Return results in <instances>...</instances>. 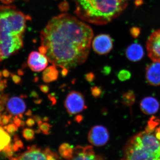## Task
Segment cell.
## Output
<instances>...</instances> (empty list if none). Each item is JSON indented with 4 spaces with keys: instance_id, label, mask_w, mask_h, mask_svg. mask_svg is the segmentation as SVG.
Listing matches in <instances>:
<instances>
[{
    "instance_id": "7",
    "label": "cell",
    "mask_w": 160,
    "mask_h": 160,
    "mask_svg": "<svg viewBox=\"0 0 160 160\" xmlns=\"http://www.w3.org/2000/svg\"><path fill=\"white\" fill-rule=\"evenodd\" d=\"M17 160H59L57 155L49 148L42 149L33 145L17 158Z\"/></svg>"
},
{
    "instance_id": "53",
    "label": "cell",
    "mask_w": 160,
    "mask_h": 160,
    "mask_svg": "<svg viewBox=\"0 0 160 160\" xmlns=\"http://www.w3.org/2000/svg\"><path fill=\"white\" fill-rule=\"evenodd\" d=\"M122 1H128V0H122Z\"/></svg>"
},
{
    "instance_id": "33",
    "label": "cell",
    "mask_w": 160,
    "mask_h": 160,
    "mask_svg": "<svg viewBox=\"0 0 160 160\" xmlns=\"http://www.w3.org/2000/svg\"><path fill=\"white\" fill-rule=\"evenodd\" d=\"M154 134L155 135L156 137L158 140L160 142V122L159 125L157 126L154 130Z\"/></svg>"
},
{
    "instance_id": "38",
    "label": "cell",
    "mask_w": 160,
    "mask_h": 160,
    "mask_svg": "<svg viewBox=\"0 0 160 160\" xmlns=\"http://www.w3.org/2000/svg\"><path fill=\"white\" fill-rule=\"evenodd\" d=\"M11 73L9 72V70L6 69H4V70L2 71V75L5 78H9L10 76Z\"/></svg>"
},
{
    "instance_id": "52",
    "label": "cell",
    "mask_w": 160,
    "mask_h": 160,
    "mask_svg": "<svg viewBox=\"0 0 160 160\" xmlns=\"http://www.w3.org/2000/svg\"><path fill=\"white\" fill-rule=\"evenodd\" d=\"M122 160H128L126 159L123 158L122 159Z\"/></svg>"
},
{
    "instance_id": "48",
    "label": "cell",
    "mask_w": 160,
    "mask_h": 160,
    "mask_svg": "<svg viewBox=\"0 0 160 160\" xmlns=\"http://www.w3.org/2000/svg\"><path fill=\"white\" fill-rule=\"evenodd\" d=\"M26 122L22 120V122H21V126L24 127V126H25V125H26Z\"/></svg>"
},
{
    "instance_id": "47",
    "label": "cell",
    "mask_w": 160,
    "mask_h": 160,
    "mask_svg": "<svg viewBox=\"0 0 160 160\" xmlns=\"http://www.w3.org/2000/svg\"><path fill=\"white\" fill-rule=\"evenodd\" d=\"M18 73L19 75H24V72H23L22 70V69H18Z\"/></svg>"
},
{
    "instance_id": "16",
    "label": "cell",
    "mask_w": 160,
    "mask_h": 160,
    "mask_svg": "<svg viewBox=\"0 0 160 160\" xmlns=\"http://www.w3.org/2000/svg\"><path fill=\"white\" fill-rule=\"evenodd\" d=\"M144 51L142 47L138 43H133L128 46L126 51V58L132 62H138L142 58Z\"/></svg>"
},
{
    "instance_id": "42",
    "label": "cell",
    "mask_w": 160,
    "mask_h": 160,
    "mask_svg": "<svg viewBox=\"0 0 160 160\" xmlns=\"http://www.w3.org/2000/svg\"><path fill=\"white\" fill-rule=\"evenodd\" d=\"M15 0H0V2H2L3 4L8 5V4H11Z\"/></svg>"
},
{
    "instance_id": "49",
    "label": "cell",
    "mask_w": 160,
    "mask_h": 160,
    "mask_svg": "<svg viewBox=\"0 0 160 160\" xmlns=\"http://www.w3.org/2000/svg\"><path fill=\"white\" fill-rule=\"evenodd\" d=\"M49 118L46 117L43 118L42 119L43 121H44V122H48V121H49Z\"/></svg>"
},
{
    "instance_id": "27",
    "label": "cell",
    "mask_w": 160,
    "mask_h": 160,
    "mask_svg": "<svg viewBox=\"0 0 160 160\" xmlns=\"http://www.w3.org/2000/svg\"><path fill=\"white\" fill-rule=\"evenodd\" d=\"M12 115L9 116L3 115H2V121H1V126H6L9 123L10 119L12 117Z\"/></svg>"
},
{
    "instance_id": "5",
    "label": "cell",
    "mask_w": 160,
    "mask_h": 160,
    "mask_svg": "<svg viewBox=\"0 0 160 160\" xmlns=\"http://www.w3.org/2000/svg\"><path fill=\"white\" fill-rule=\"evenodd\" d=\"M23 46V36L0 33V58L2 61L17 53Z\"/></svg>"
},
{
    "instance_id": "35",
    "label": "cell",
    "mask_w": 160,
    "mask_h": 160,
    "mask_svg": "<svg viewBox=\"0 0 160 160\" xmlns=\"http://www.w3.org/2000/svg\"><path fill=\"white\" fill-rule=\"evenodd\" d=\"M48 97L49 98V100L51 101L52 102V105L54 106L57 103V100L56 99L53 93H51L48 95Z\"/></svg>"
},
{
    "instance_id": "19",
    "label": "cell",
    "mask_w": 160,
    "mask_h": 160,
    "mask_svg": "<svg viewBox=\"0 0 160 160\" xmlns=\"http://www.w3.org/2000/svg\"><path fill=\"white\" fill-rule=\"evenodd\" d=\"M74 149L70 144L64 143L60 146L59 152L61 156L64 159L68 160L72 157Z\"/></svg>"
},
{
    "instance_id": "17",
    "label": "cell",
    "mask_w": 160,
    "mask_h": 160,
    "mask_svg": "<svg viewBox=\"0 0 160 160\" xmlns=\"http://www.w3.org/2000/svg\"><path fill=\"white\" fill-rule=\"evenodd\" d=\"M59 72L54 65L47 67L44 69L42 73V80L45 83H50L58 79Z\"/></svg>"
},
{
    "instance_id": "1",
    "label": "cell",
    "mask_w": 160,
    "mask_h": 160,
    "mask_svg": "<svg viewBox=\"0 0 160 160\" xmlns=\"http://www.w3.org/2000/svg\"><path fill=\"white\" fill-rule=\"evenodd\" d=\"M93 36L84 22L69 14L59 15L41 31L39 50L56 67L74 69L88 58Z\"/></svg>"
},
{
    "instance_id": "15",
    "label": "cell",
    "mask_w": 160,
    "mask_h": 160,
    "mask_svg": "<svg viewBox=\"0 0 160 160\" xmlns=\"http://www.w3.org/2000/svg\"><path fill=\"white\" fill-rule=\"evenodd\" d=\"M158 100L152 97L144 98L140 103V108L143 113L146 115L155 114L159 108Z\"/></svg>"
},
{
    "instance_id": "22",
    "label": "cell",
    "mask_w": 160,
    "mask_h": 160,
    "mask_svg": "<svg viewBox=\"0 0 160 160\" xmlns=\"http://www.w3.org/2000/svg\"><path fill=\"white\" fill-rule=\"evenodd\" d=\"M38 126L39 128L43 134L46 135L50 134V130L52 127V126H51L50 124L45 122L42 123Z\"/></svg>"
},
{
    "instance_id": "30",
    "label": "cell",
    "mask_w": 160,
    "mask_h": 160,
    "mask_svg": "<svg viewBox=\"0 0 160 160\" xmlns=\"http://www.w3.org/2000/svg\"><path fill=\"white\" fill-rule=\"evenodd\" d=\"M40 89L42 92L44 93H47L49 92L50 88L47 85H41L39 86Z\"/></svg>"
},
{
    "instance_id": "54",
    "label": "cell",
    "mask_w": 160,
    "mask_h": 160,
    "mask_svg": "<svg viewBox=\"0 0 160 160\" xmlns=\"http://www.w3.org/2000/svg\"><path fill=\"white\" fill-rule=\"evenodd\" d=\"M2 61V60H1V58H0V61Z\"/></svg>"
},
{
    "instance_id": "34",
    "label": "cell",
    "mask_w": 160,
    "mask_h": 160,
    "mask_svg": "<svg viewBox=\"0 0 160 160\" xmlns=\"http://www.w3.org/2000/svg\"><path fill=\"white\" fill-rule=\"evenodd\" d=\"M13 122L14 124H15L18 127H19L21 126V123L22 122V120L21 118L18 117V116H15V117L13 118Z\"/></svg>"
},
{
    "instance_id": "50",
    "label": "cell",
    "mask_w": 160,
    "mask_h": 160,
    "mask_svg": "<svg viewBox=\"0 0 160 160\" xmlns=\"http://www.w3.org/2000/svg\"><path fill=\"white\" fill-rule=\"evenodd\" d=\"M1 121H2V116H1V113H0V125L1 124Z\"/></svg>"
},
{
    "instance_id": "51",
    "label": "cell",
    "mask_w": 160,
    "mask_h": 160,
    "mask_svg": "<svg viewBox=\"0 0 160 160\" xmlns=\"http://www.w3.org/2000/svg\"><path fill=\"white\" fill-rule=\"evenodd\" d=\"M23 1H25V2H28V1H29V0H23Z\"/></svg>"
},
{
    "instance_id": "20",
    "label": "cell",
    "mask_w": 160,
    "mask_h": 160,
    "mask_svg": "<svg viewBox=\"0 0 160 160\" xmlns=\"http://www.w3.org/2000/svg\"><path fill=\"white\" fill-rule=\"evenodd\" d=\"M135 102V95L133 92L129 90L123 94L122 97V102L126 106H131Z\"/></svg>"
},
{
    "instance_id": "21",
    "label": "cell",
    "mask_w": 160,
    "mask_h": 160,
    "mask_svg": "<svg viewBox=\"0 0 160 160\" xmlns=\"http://www.w3.org/2000/svg\"><path fill=\"white\" fill-rule=\"evenodd\" d=\"M22 136L26 141H32L35 138V131L30 128H25L23 130Z\"/></svg>"
},
{
    "instance_id": "23",
    "label": "cell",
    "mask_w": 160,
    "mask_h": 160,
    "mask_svg": "<svg viewBox=\"0 0 160 160\" xmlns=\"http://www.w3.org/2000/svg\"><path fill=\"white\" fill-rule=\"evenodd\" d=\"M131 76L129 71L126 70H122L118 72V77L121 81H125L128 80Z\"/></svg>"
},
{
    "instance_id": "28",
    "label": "cell",
    "mask_w": 160,
    "mask_h": 160,
    "mask_svg": "<svg viewBox=\"0 0 160 160\" xmlns=\"http://www.w3.org/2000/svg\"><path fill=\"white\" fill-rule=\"evenodd\" d=\"M10 76H11L13 82L15 83L16 84L19 85V84H21L22 83V78H21L19 76L14 74L13 73H11Z\"/></svg>"
},
{
    "instance_id": "26",
    "label": "cell",
    "mask_w": 160,
    "mask_h": 160,
    "mask_svg": "<svg viewBox=\"0 0 160 160\" xmlns=\"http://www.w3.org/2000/svg\"><path fill=\"white\" fill-rule=\"evenodd\" d=\"M95 78L94 73L92 72H88L85 75V79L89 83L92 82L95 79Z\"/></svg>"
},
{
    "instance_id": "43",
    "label": "cell",
    "mask_w": 160,
    "mask_h": 160,
    "mask_svg": "<svg viewBox=\"0 0 160 160\" xmlns=\"http://www.w3.org/2000/svg\"><path fill=\"white\" fill-rule=\"evenodd\" d=\"M32 118L34 119V120L36 122H37V123L40 122V121H43V120L42 119V118H41V117L37 115L33 116V118Z\"/></svg>"
},
{
    "instance_id": "45",
    "label": "cell",
    "mask_w": 160,
    "mask_h": 160,
    "mask_svg": "<svg viewBox=\"0 0 160 160\" xmlns=\"http://www.w3.org/2000/svg\"><path fill=\"white\" fill-rule=\"evenodd\" d=\"M25 115L28 117H30L32 116V111L30 109H29L25 113Z\"/></svg>"
},
{
    "instance_id": "41",
    "label": "cell",
    "mask_w": 160,
    "mask_h": 160,
    "mask_svg": "<svg viewBox=\"0 0 160 160\" xmlns=\"http://www.w3.org/2000/svg\"><path fill=\"white\" fill-rule=\"evenodd\" d=\"M30 96H31V97H32V98H35L37 99L39 98L38 94L37 92H36L35 91H32V92H31Z\"/></svg>"
},
{
    "instance_id": "2",
    "label": "cell",
    "mask_w": 160,
    "mask_h": 160,
    "mask_svg": "<svg viewBox=\"0 0 160 160\" xmlns=\"http://www.w3.org/2000/svg\"><path fill=\"white\" fill-rule=\"evenodd\" d=\"M75 13L84 22L106 25L122 14L127 4L122 0H73Z\"/></svg>"
},
{
    "instance_id": "18",
    "label": "cell",
    "mask_w": 160,
    "mask_h": 160,
    "mask_svg": "<svg viewBox=\"0 0 160 160\" xmlns=\"http://www.w3.org/2000/svg\"><path fill=\"white\" fill-rule=\"evenodd\" d=\"M11 138L6 130L0 126V152L5 151L10 146Z\"/></svg>"
},
{
    "instance_id": "14",
    "label": "cell",
    "mask_w": 160,
    "mask_h": 160,
    "mask_svg": "<svg viewBox=\"0 0 160 160\" xmlns=\"http://www.w3.org/2000/svg\"><path fill=\"white\" fill-rule=\"evenodd\" d=\"M146 79L152 86L160 85V62H153L146 68Z\"/></svg>"
},
{
    "instance_id": "37",
    "label": "cell",
    "mask_w": 160,
    "mask_h": 160,
    "mask_svg": "<svg viewBox=\"0 0 160 160\" xmlns=\"http://www.w3.org/2000/svg\"><path fill=\"white\" fill-rule=\"evenodd\" d=\"M130 32H131L132 35L134 36L135 37H136L139 33V29L137 28H132Z\"/></svg>"
},
{
    "instance_id": "4",
    "label": "cell",
    "mask_w": 160,
    "mask_h": 160,
    "mask_svg": "<svg viewBox=\"0 0 160 160\" xmlns=\"http://www.w3.org/2000/svg\"><path fill=\"white\" fill-rule=\"evenodd\" d=\"M31 17L13 5H0V33L23 35L27 21Z\"/></svg>"
},
{
    "instance_id": "6",
    "label": "cell",
    "mask_w": 160,
    "mask_h": 160,
    "mask_svg": "<svg viewBox=\"0 0 160 160\" xmlns=\"http://www.w3.org/2000/svg\"><path fill=\"white\" fill-rule=\"evenodd\" d=\"M64 106L70 115L78 114L87 108L84 95L76 91H72L68 94Z\"/></svg>"
},
{
    "instance_id": "32",
    "label": "cell",
    "mask_w": 160,
    "mask_h": 160,
    "mask_svg": "<svg viewBox=\"0 0 160 160\" xmlns=\"http://www.w3.org/2000/svg\"><path fill=\"white\" fill-rule=\"evenodd\" d=\"M26 125L29 127H32L35 125V121L33 118H28L26 122Z\"/></svg>"
},
{
    "instance_id": "8",
    "label": "cell",
    "mask_w": 160,
    "mask_h": 160,
    "mask_svg": "<svg viewBox=\"0 0 160 160\" xmlns=\"http://www.w3.org/2000/svg\"><path fill=\"white\" fill-rule=\"evenodd\" d=\"M109 134L108 129L102 125H96L90 129L88 139L92 145L96 146H102L108 142Z\"/></svg>"
},
{
    "instance_id": "12",
    "label": "cell",
    "mask_w": 160,
    "mask_h": 160,
    "mask_svg": "<svg viewBox=\"0 0 160 160\" xmlns=\"http://www.w3.org/2000/svg\"><path fill=\"white\" fill-rule=\"evenodd\" d=\"M67 160H104L102 157L95 153L92 146L85 147L76 146L73 150V155Z\"/></svg>"
},
{
    "instance_id": "44",
    "label": "cell",
    "mask_w": 160,
    "mask_h": 160,
    "mask_svg": "<svg viewBox=\"0 0 160 160\" xmlns=\"http://www.w3.org/2000/svg\"><path fill=\"white\" fill-rule=\"evenodd\" d=\"M4 106H5V104L2 102V100H0V113L4 110V109H5Z\"/></svg>"
},
{
    "instance_id": "36",
    "label": "cell",
    "mask_w": 160,
    "mask_h": 160,
    "mask_svg": "<svg viewBox=\"0 0 160 160\" xmlns=\"http://www.w3.org/2000/svg\"><path fill=\"white\" fill-rule=\"evenodd\" d=\"M15 141V142L14 145L17 147L18 149H19V148L22 149V148H23L24 145H23V143L22 141H21V140L19 139H18Z\"/></svg>"
},
{
    "instance_id": "46",
    "label": "cell",
    "mask_w": 160,
    "mask_h": 160,
    "mask_svg": "<svg viewBox=\"0 0 160 160\" xmlns=\"http://www.w3.org/2000/svg\"><path fill=\"white\" fill-rule=\"evenodd\" d=\"M34 103H35L36 104H41L42 102V99H39L38 98H37V99L35 100L34 101Z\"/></svg>"
},
{
    "instance_id": "29",
    "label": "cell",
    "mask_w": 160,
    "mask_h": 160,
    "mask_svg": "<svg viewBox=\"0 0 160 160\" xmlns=\"http://www.w3.org/2000/svg\"><path fill=\"white\" fill-rule=\"evenodd\" d=\"M7 86V81L6 79H0V92L4 91Z\"/></svg>"
},
{
    "instance_id": "25",
    "label": "cell",
    "mask_w": 160,
    "mask_h": 160,
    "mask_svg": "<svg viewBox=\"0 0 160 160\" xmlns=\"http://www.w3.org/2000/svg\"><path fill=\"white\" fill-rule=\"evenodd\" d=\"M18 127L14 123L9 124L7 126H5L3 127L4 129L6 130L9 134H12L14 133V132L18 131Z\"/></svg>"
},
{
    "instance_id": "24",
    "label": "cell",
    "mask_w": 160,
    "mask_h": 160,
    "mask_svg": "<svg viewBox=\"0 0 160 160\" xmlns=\"http://www.w3.org/2000/svg\"><path fill=\"white\" fill-rule=\"evenodd\" d=\"M90 90L92 95L95 98H99L102 92V90L99 86H95L92 87Z\"/></svg>"
},
{
    "instance_id": "10",
    "label": "cell",
    "mask_w": 160,
    "mask_h": 160,
    "mask_svg": "<svg viewBox=\"0 0 160 160\" xmlns=\"http://www.w3.org/2000/svg\"><path fill=\"white\" fill-rule=\"evenodd\" d=\"M92 47L95 52L98 54H108L113 48L112 39L108 34L98 35L93 39Z\"/></svg>"
},
{
    "instance_id": "11",
    "label": "cell",
    "mask_w": 160,
    "mask_h": 160,
    "mask_svg": "<svg viewBox=\"0 0 160 160\" xmlns=\"http://www.w3.org/2000/svg\"><path fill=\"white\" fill-rule=\"evenodd\" d=\"M48 58L46 55L37 51H32L28 57V63L32 71L40 72L46 69L48 65Z\"/></svg>"
},
{
    "instance_id": "39",
    "label": "cell",
    "mask_w": 160,
    "mask_h": 160,
    "mask_svg": "<svg viewBox=\"0 0 160 160\" xmlns=\"http://www.w3.org/2000/svg\"><path fill=\"white\" fill-rule=\"evenodd\" d=\"M83 120V117L82 115H77L75 117L74 120L76 122L78 123H81Z\"/></svg>"
},
{
    "instance_id": "40",
    "label": "cell",
    "mask_w": 160,
    "mask_h": 160,
    "mask_svg": "<svg viewBox=\"0 0 160 160\" xmlns=\"http://www.w3.org/2000/svg\"><path fill=\"white\" fill-rule=\"evenodd\" d=\"M69 69L67 68H62V72H61V74L63 77H65L69 73Z\"/></svg>"
},
{
    "instance_id": "31",
    "label": "cell",
    "mask_w": 160,
    "mask_h": 160,
    "mask_svg": "<svg viewBox=\"0 0 160 160\" xmlns=\"http://www.w3.org/2000/svg\"><path fill=\"white\" fill-rule=\"evenodd\" d=\"M111 71V68L109 66H105L102 68V72L104 75H108L110 74Z\"/></svg>"
},
{
    "instance_id": "13",
    "label": "cell",
    "mask_w": 160,
    "mask_h": 160,
    "mask_svg": "<svg viewBox=\"0 0 160 160\" xmlns=\"http://www.w3.org/2000/svg\"><path fill=\"white\" fill-rule=\"evenodd\" d=\"M7 111L12 115H23L26 109L25 101L22 97H13L8 100L6 103Z\"/></svg>"
},
{
    "instance_id": "3",
    "label": "cell",
    "mask_w": 160,
    "mask_h": 160,
    "mask_svg": "<svg viewBox=\"0 0 160 160\" xmlns=\"http://www.w3.org/2000/svg\"><path fill=\"white\" fill-rule=\"evenodd\" d=\"M128 160H160V142L154 131L146 129L132 137L124 149Z\"/></svg>"
},
{
    "instance_id": "9",
    "label": "cell",
    "mask_w": 160,
    "mask_h": 160,
    "mask_svg": "<svg viewBox=\"0 0 160 160\" xmlns=\"http://www.w3.org/2000/svg\"><path fill=\"white\" fill-rule=\"evenodd\" d=\"M148 56L153 62H160V29L149 36L146 42Z\"/></svg>"
}]
</instances>
